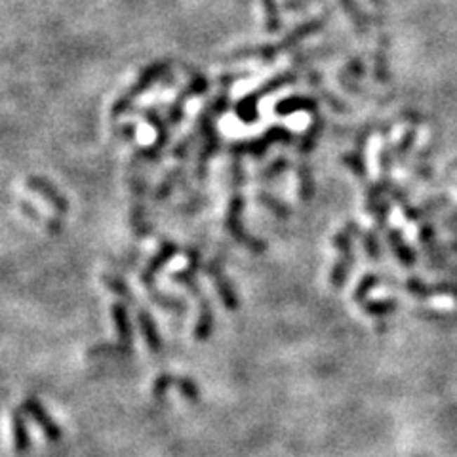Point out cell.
I'll use <instances>...</instances> for the list:
<instances>
[{"mask_svg": "<svg viewBox=\"0 0 457 457\" xmlns=\"http://www.w3.org/2000/svg\"><path fill=\"white\" fill-rule=\"evenodd\" d=\"M242 212H244V199L237 192L231 199V202H229V208H227V232H229L239 244L246 246L248 250H252V252L256 253L263 252V250H265V244H263L261 240H256L253 237H250V234H246V231L242 229V221H240Z\"/></svg>", "mask_w": 457, "mask_h": 457, "instance_id": "obj_1", "label": "cell"}, {"mask_svg": "<svg viewBox=\"0 0 457 457\" xmlns=\"http://www.w3.org/2000/svg\"><path fill=\"white\" fill-rule=\"evenodd\" d=\"M164 69H166V65H157V67H151V69H147L145 73L141 74V79L138 80V82H135V84L130 88V90H128V93H124V95H122V98H120V100L114 103L111 117H113V119H119L120 114L126 113L128 109L132 107L133 101L138 100L141 93L145 92L147 88L151 86L152 82L159 79L160 74L164 73Z\"/></svg>", "mask_w": 457, "mask_h": 457, "instance_id": "obj_2", "label": "cell"}, {"mask_svg": "<svg viewBox=\"0 0 457 457\" xmlns=\"http://www.w3.org/2000/svg\"><path fill=\"white\" fill-rule=\"evenodd\" d=\"M21 410H23V413L25 416H29V418L33 419L34 423L39 425V429L42 432H44V437L48 438V440H52V442H58V440H61V437H63V431H61L60 427H58V423L53 421L50 416L46 413V410L42 408V404H40L37 398H27L25 402L21 404Z\"/></svg>", "mask_w": 457, "mask_h": 457, "instance_id": "obj_3", "label": "cell"}, {"mask_svg": "<svg viewBox=\"0 0 457 457\" xmlns=\"http://www.w3.org/2000/svg\"><path fill=\"white\" fill-rule=\"evenodd\" d=\"M272 141L277 143V141H292V133L286 132L284 128H271V130H267L261 138H256L252 141H246V143H237L234 145V151H246V154H252L253 159H261L263 154H265L267 147L271 145Z\"/></svg>", "mask_w": 457, "mask_h": 457, "instance_id": "obj_4", "label": "cell"}, {"mask_svg": "<svg viewBox=\"0 0 457 457\" xmlns=\"http://www.w3.org/2000/svg\"><path fill=\"white\" fill-rule=\"evenodd\" d=\"M206 272H208V277L216 286V290H218V296L221 299V303L225 309L229 311H234L237 307H239V299H237V293L232 290L231 282L225 277V272L221 269L218 261H210L208 265H206Z\"/></svg>", "mask_w": 457, "mask_h": 457, "instance_id": "obj_5", "label": "cell"}, {"mask_svg": "<svg viewBox=\"0 0 457 457\" xmlns=\"http://www.w3.org/2000/svg\"><path fill=\"white\" fill-rule=\"evenodd\" d=\"M27 187H29L31 191L39 192L40 197H44V200H48L58 213H65L67 210H69L65 197H63V194L55 189V185L50 183L48 179L29 178L27 179Z\"/></svg>", "mask_w": 457, "mask_h": 457, "instance_id": "obj_6", "label": "cell"}, {"mask_svg": "<svg viewBox=\"0 0 457 457\" xmlns=\"http://www.w3.org/2000/svg\"><path fill=\"white\" fill-rule=\"evenodd\" d=\"M178 253V246L173 244V242H164V244L160 246L159 252H157V256L149 261V265L143 269V272H141V282L145 284V288L149 290V288H152V284H154V277H157V272L162 269V267L170 261V259L173 258Z\"/></svg>", "mask_w": 457, "mask_h": 457, "instance_id": "obj_7", "label": "cell"}, {"mask_svg": "<svg viewBox=\"0 0 457 457\" xmlns=\"http://www.w3.org/2000/svg\"><path fill=\"white\" fill-rule=\"evenodd\" d=\"M111 314H113L120 345H124L126 349H132V328H130V320H128L126 303H114L111 307Z\"/></svg>", "mask_w": 457, "mask_h": 457, "instance_id": "obj_8", "label": "cell"}, {"mask_svg": "<svg viewBox=\"0 0 457 457\" xmlns=\"http://www.w3.org/2000/svg\"><path fill=\"white\" fill-rule=\"evenodd\" d=\"M23 410H13L10 416V425H12V438H13V448L18 451L29 450L31 446V437L25 427V419H23Z\"/></svg>", "mask_w": 457, "mask_h": 457, "instance_id": "obj_9", "label": "cell"}, {"mask_svg": "<svg viewBox=\"0 0 457 457\" xmlns=\"http://www.w3.org/2000/svg\"><path fill=\"white\" fill-rule=\"evenodd\" d=\"M138 324H140V330L143 333V338H145V343L149 345V349L152 352H159L162 349V341H160L159 330H157V324H154L151 314L140 309L138 311Z\"/></svg>", "mask_w": 457, "mask_h": 457, "instance_id": "obj_10", "label": "cell"}, {"mask_svg": "<svg viewBox=\"0 0 457 457\" xmlns=\"http://www.w3.org/2000/svg\"><path fill=\"white\" fill-rule=\"evenodd\" d=\"M200 314H199V322H197V328H194V339L197 341H206V339L210 338V333H212L213 328V311H212V305L210 301L204 298V296H200Z\"/></svg>", "mask_w": 457, "mask_h": 457, "instance_id": "obj_11", "label": "cell"}, {"mask_svg": "<svg viewBox=\"0 0 457 457\" xmlns=\"http://www.w3.org/2000/svg\"><path fill=\"white\" fill-rule=\"evenodd\" d=\"M147 292H149V296H151L152 301L159 305V307H162L164 311L178 312V314H183V312H187L185 301H181V299H178V298H172V296H166V293H162V292H157L154 288H149Z\"/></svg>", "mask_w": 457, "mask_h": 457, "instance_id": "obj_12", "label": "cell"}, {"mask_svg": "<svg viewBox=\"0 0 457 457\" xmlns=\"http://www.w3.org/2000/svg\"><path fill=\"white\" fill-rule=\"evenodd\" d=\"M172 280L173 282H178V284L185 286L187 290H189V293H192V296H194L197 299L202 296V292H200L199 280H197V274H194V271H192V269H187V271H175L172 274Z\"/></svg>", "mask_w": 457, "mask_h": 457, "instance_id": "obj_13", "label": "cell"}, {"mask_svg": "<svg viewBox=\"0 0 457 457\" xmlns=\"http://www.w3.org/2000/svg\"><path fill=\"white\" fill-rule=\"evenodd\" d=\"M103 282H105V286H109V288H111V292L119 293V296H122V298H124V301H122V303L128 305V303H133V301H135L132 296V292L128 290V286L124 284V282H122L120 279H117V277L105 274V277H103Z\"/></svg>", "mask_w": 457, "mask_h": 457, "instance_id": "obj_14", "label": "cell"}, {"mask_svg": "<svg viewBox=\"0 0 457 457\" xmlns=\"http://www.w3.org/2000/svg\"><path fill=\"white\" fill-rule=\"evenodd\" d=\"M175 385L178 389L181 391V395L189 400V402H199L200 400V389L199 385L191 381L189 378H175Z\"/></svg>", "mask_w": 457, "mask_h": 457, "instance_id": "obj_15", "label": "cell"}, {"mask_svg": "<svg viewBox=\"0 0 457 457\" xmlns=\"http://www.w3.org/2000/svg\"><path fill=\"white\" fill-rule=\"evenodd\" d=\"M311 101L307 100H299V98H292V100H284L280 101L277 105V113L279 114H290L296 113V111H303V109H311Z\"/></svg>", "mask_w": 457, "mask_h": 457, "instance_id": "obj_16", "label": "cell"}, {"mask_svg": "<svg viewBox=\"0 0 457 457\" xmlns=\"http://www.w3.org/2000/svg\"><path fill=\"white\" fill-rule=\"evenodd\" d=\"M179 170H173L172 173H168L164 179H162V183L157 187V191H154V199L157 200H164L170 192L173 191V185H175V178H178Z\"/></svg>", "mask_w": 457, "mask_h": 457, "instance_id": "obj_17", "label": "cell"}, {"mask_svg": "<svg viewBox=\"0 0 457 457\" xmlns=\"http://www.w3.org/2000/svg\"><path fill=\"white\" fill-rule=\"evenodd\" d=\"M258 202H261V204L265 206L267 210H271V212H274L277 216H280V218H284L286 216L284 206L279 204V202L272 199L271 194H267V192H258Z\"/></svg>", "mask_w": 457, "mask_h": 457, "instance_id": "obj_18", "label": "cell"}, {"mask_svg": "<svg viewBox=\"0 0 457 457\" xmlns=\"http://www.w3.org/2000/svg\"><path fill=\"white\" fill-rule=\"evenodd\" d=\"M172 385H175V378H172V376H160V378L154 381V385H152V395H154V398L164 397L166 391H168Z\"/></svg>", "mask_w": 457, "mask_h": 457, "instance_id": "obj_19", "label": "cell"}, {"mask_svg": "<svg viewBox=\"0 0 457 457\" xmlns=\"http://www.w3.org/2000/svg\"><path fill=\"white\" fill-rule=\"evenodd\" d=\"M284 168H286V160L279 159L277 162H272V164L267 166V170H263V173H261V179L277 178V175H280V173L284 172Z\"/></svg>", "mask_w": 457, "mask_h": 457, "instance_id": "obj_20", "label": "cell"}]
</instances>
